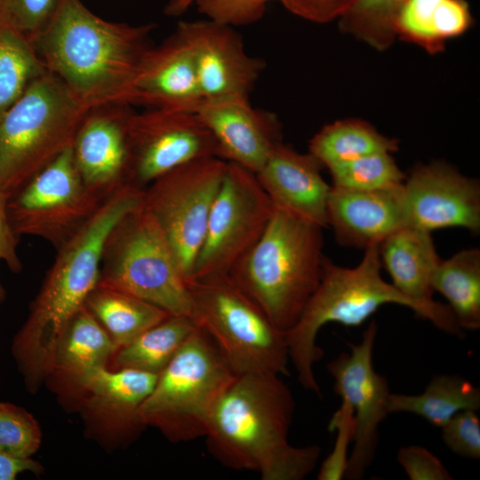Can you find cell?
<instances>
[{
    "mask_svg": "<svg viewBox=\"0 0 480 480\" xmlns=\"http://www.w3.org/2000/svg\"><path fill=\"white\" fill-rule=\"evenodd\" d=\"M293 396L279 375H236L219 401L205 435L210 453L262 480H301L316 467L321 448L292 445Z\"/></svg>",
    "mask_w": 480,
    "mask_h": 480,
    "instance_id": "1",
    "label": "cell"
},
{
    "mask_svg": "<svg viewBox=\"0 0 480 480\" xmlns=\"http://www.w3.org/2000/svg\"><path fill=\"white\" fill-rule=\"evenodd\" d=\"M155 27L108 21L81 0H60L33 45L46 70L89 108L125 105Z\"/></svg>",
    "mask_w": 480,
    "mask_h": 480,
    "instance_id": "2",
    "label": "cell"
},
{
    "mask_svg": "<svg viewBox=\"0 0 480 480\" xmlns=\"http://www.w3.org/2000/svg\"><path fill=\"white\" fill-rule=\"evenodd\" d=\"M143 189L125 183L57 251L52 266L15 334L12 353L25 366L44 370L71 318L97 285L106 239L117 222L142 203Z\"/></svg>",
    "mask_w": 480,
    "mask_h": 480,
    "instance_id": "3",
    "label": "cell"
},
{
    "mask_svg": "<svg viewBox=\"0 0 480 480\" xmlns=\"http://www.w3.org/2000/svg\"><path fill=\"white\" fill-rule=\"evenodd\" d=\"M364 252L361 261L354 268L341 267L324 258L316 290L296 324L284 332L289 358L298 380L305 389L317 396H321V388L314 365L322 359L324 352L316 344V338L322 327L329 323L357 327L380 307L397 304L412 309L448 334L459 337L464 334L447 304L413 300L382 278L378 244Z\"/></svg>",
    "mask_w": 480,
    "mask_h": 480,
    "instance_id": "4",
    "label": "cell"
},
{
    "mask_svg": "<svg viewBox=\"0 0 480 480\" xmlns=\"http://www.w3.org/2000/svg\"><path fill=\"white\" fill-rule=\"evenodd\" d=\"M323 229L276 209L262 236L228 272L284 332L296 324L320 283L325 258Z\"/></svg>",
    "mask_w": 480,
    "mask_h": 480,
    "instance_id": "5",
    "label": "cell"
},
{
    "mask_svg": "<svg viewBox=\"0 0 480 480\" xmlns=\"http://www.w3.org/2000/svg\"><path fill=\"white\" fill-rule=\"evenodd\" d=\"M91 108L48 71L0 119V193L8 198L72 146Z\"/></svg>",
    "mask_w": 480,
    "mask_h": 480,
    "instance_id": "6",
    "label": "cell"
},
{
    "mask_svg": "<svg viewBox=\"0 0 480 480\" xmlns=\"http://www.w3.org/2000/svg\"><path fill=\"white\" fill-rule=\"evenodd\" d=\"M236 377L212 340L197 327L158 374L141 405L142 420L172 443L204 437Z\"/></svg>",
    "mask_w": 480,
    "mask_h": 480,
    "instance_id": "7",
    "label": "cell"
},
{
    "mask_svg": "<svg viewBox=\"0 0 480 480\" xmlns=\"http://www.w3.org/2000/svg\"><path fill=\"white\" fill-rule=\"evenodd\" d=\"M189 317L212 340L236 375H288L284 332L233 282L228 274L187 284Z\"/></svg>",
    "mask_w": 480,
    "mask_h": 480,
    "instance_id": "8",
    "label": "cell"
},
{
    "mask_svg": "<svg viewBox=\"0 0 480 480\" xmlns=\"http://www.w3.org/2000/svg\"><path fill=\"white\" fill-rule=\"evenodd\" d=\"M98 284L172 315L189 316L187 284L161 229L141 205L124 216L108 234Z\"/></svg>",
    "mask_w": 480,
    "mask_h": 480,
    "instance_id": "9",
    "label": "cell"
},
{
    "mask_svg": "<svg viewBox=\"0 0 480 480\" xmlns=\"http://www.w3.org/2000/svg\"><path fill=\"white\" fill-rule=\"evenodd\" d=\"M227 162L195 160L159 176L144 189L141 207L164 236L186 284L203 243Z\"/></svg>",
    "mask_w": 480,
    "mask_h": 480,
    "instance_id": "10",
    "label": "cell"
},
{
    "mask_svg": "<svg viewBox=\"0 0 480 480\" xmlns=\"http://www.w3.org/2000/svg\"><path fill=\"white\" fill-rule=\"evenodd\" d=\"M107 197L84 184L69 147L7 198V215L20 238L37 236L57 250Z\"/></svg>",
    "mask_w": 480,
    "mask_h": 480,
    "instance_id": "11",
    "label": "cell"
},
{
    "mask_svg": "<svg viewBox=\"0 0 480 480\" xmlns=\"http://www.w3.org/2000/svg\"><path fill=\"white\" fill-rule=\"evenodd\" d=\"M275 211L255 173L227 162L189 282L228 274L262 236Z\"/></svg>",
    "mask_w": 480,
    "mask_h": 480,
    "instance_id": "12",
    "label": "cell"
},
{
    "mask_svg": "<svg viewBox=\"0 0 480 480\" xmlns=\"http://www.w3.org/2000/svg\"><path fill=\"white\" fill-rule=\"evenodd\" d=\"M128 183L145 188L167 172L189 162L219 157L212 134L196 112L132 109L127 123Z\"/></svg>",
    "mask_w": 480,
    "mask_h": 480,
    "instance_id": "13",
    "label": "cell"
},
{
    "mask_svg": "<svg viewBox=\"0 0 480 480\" xmlns=\"http://www.w3.org/2000/svg\"><path fill=\"white\" fill-rule=\"evenodd\" d=\"M377 323L372 320L359 343H348L350 352H342L326 369L334 380V392L353 411L354 447L348 456L345 478L359 480L373 462L379 442V426L389 413L388 380L372 364Z\"/></svg>",
    "mask_w": 480,
    "mask_h": 480,
    "instance_id": "14",
    "label": "cell"
},
{
    "mask_svg": "<svg viewBox=\"0 0 480 480\" xmlns=\"http://www.w3.org/2000/svg\"><path fill=\"white\" fill-rule=\"evenodd\" d=\"M157 376L108 367L91 374L71 406L79 412L86 436L109 451L134 442L147 428L140 408Z\"/></svg>",
    "mask_w": 480,
    "mask_h": 480,
    "instance_id": "15",
    "label": "cell"
},
{
    "mask_svg": "<svg viewBox=\"0 0 480 480\" xmlns=\"http://www.w3.org/2000/svg\"><path fill=\"white\" fill-rule=\"evenodd\" d=\"M204 100H249L265 62L247 53L234 28L208 19L179 21Z\"/></svg>",
    "mask_w": 480,
    "mask_h": 480,
    "instance_id": "16",
    "label": "cell"
},
{
    "mask_svg": "<svg viewBox=\"0 0 480 480\" xmlns=\"http://www.w3.org/2000/svg\"><path fill=\"white\" fill-rule=\"evenodd\" d=\"M407 227L480 232V182L443 160L419 164L403 185Z\"/></svg>",
    "mask_w": 480,
    "mask_h": 480,
    "instance_id": "17",
    "label": "cell"
},
{
    "mask_svg": "<svg viewBox=\"0 0 480 480\" xmlns=\"http://www.w3.org/2000/svg\"><path fill=\"white\" fill-rule=\"evenodd\" d=\"M132 107L105 105L91 108L71 148L76 168L90 190L108 196L128 183L126 123Z\"/></svg>",
    "mask_w": 480,
    "mask_h": 480,
    "instance_id": "18",
    "label": "cell"
},
{
    "mask_svg": "<svg viewBox=\"0 0 480 480\" xmlns=\"http://www.w3.org/2000/svg\"><path fill=\"white\" fill-rule=\"evenodd\" d=\"M196 112L216 140L220 158L254 173L284 142L276 115L250 100H204Z\"/></svg>",
    "mask_w": 480,
    "mask_h": 480,
    "instance_id": "19",
    "label": "cell"
},
{
    "mask_svg": "<svg viewBox=\"0 0 480 480\" xmlns=\"http://www.w3.org/2000/svg\"><path fill=\"white\" fill-rule=\"evenodd\" d=\"M203 101L189 50L174 31L144 54L125 105L196 112Z\"/></svg>",
    "mask_w": 480,
    "mask_h": 480,
    "instance_id": "20",
    "label": "cell"
},
{
    "mask_svg": "<svg viewBox=\"0 0 480 480\" xmlns=\"http://www.w3.org/2000/svg\"><path fill=\"white\" fill-rule=\"evenodd\" d=\"M403 184L374 190L331 186L326 225L343 247L364 250L407 227Z\"/></svg>",
    "mask_w": 480,
    "mask_h": 480,
    "instance_id": "21",
    "label": "cell"
},
{
    "mask_svg": "<svg viewBox=\"0 0 480 480\" xmlns=\"http://www.w3.org/2000/svg\"><path fill=\"white\" fill-rule=\"evenodd\" d=\"M323 168L309 152L282 142L255 175L276 209L324 228L331 185L323 178Z\"/></svg>",
    "mask_w": 480,
    "mask_h": 480,
    "instance_id": "22",
    "label": "cell"
},
{
    "mask_svg": "<svg viewBox=\"0 0 480 480\" xmlns=\"http://www.w3.org/2000/svg\"><path fill=\"white\" fill-rule=\"evenodd\" d=\"M106 330L84 306L71 318L60 338L44 383L60 402L71 407L88 377L108 367L117 350Z\"/></svg>",
    "mask_w": 480,
    "mask_h": 480,
    "instance_id": "23",
    "label": "cell"
},
{
    "mask_svg": "<svg viewBox=\"0 0 480 480\" xmlns=\"http://www.w3.org/2000/svg\"><path fill=\"white\" fill-rule=\"evenodd\" d=\"M378 248L381 267L396 289L419 302L434 301L431 282L442 259L431 232L404 227L384 238Z\"/></svg>",
    "mask_w": 480,
    "mask_h": 480,
    "instance_id": "24",
    "label": "cell"
},
{
    "mask_svg": "<svg viewBox=\"0 0 480 480\" xmlns=\"http://www.w3.org/2000/svg\"><path fill=\"white\" fill-rule=\"evenodd\" d=\"M84 306L118 348L172 315L133 295L100 284L89 293Z\"/></svg>",
    "mask_w": 480,
    "mask_h": 480,
    "instance_id": "25",
    "label": "cell"
},
{
    "mask_svg": "<svg viewBox=\"0 0 480 480\" xmlns=\"http://www.w3.org/2000/svg\"><path fill=\"white\" fill-rule=\"evenodd\" d=\"M480 389L458 375L437 374L420 395L390 394L389 413L409 412L442 428L457 412L478 411Z\"/></svg>",
    "mask_w": 480,
    "mask_h": 480,
    "instance_id": "26",
    "label": "cell"
},
{
    "mask_svg": "<svg viewBox=\"0 0 480 480\" xmlns=\"http://www.w3.org/2000/svg\"><path fill=\"white\" fill-rule=\"evenodd\" d=\"M196 328L189 316L170 315L117 348L108 367L158 375Z\"/></svg>",
    "mask_w": 480,
    "mask_h": 480,
    "instance_id": "27",
    "label": "cell"
},
{
    "mask_svg": "<svg viewBox=\"0 0 480 480\" xmlns=\"http://www.w3.org/2000/svg\"><path fill=\"white\" fill-rule=\"evenodd\" d=\"M431 285L448 301L463 331L480 328V249H464L441 260Z\"/></svg>",
    "mask_w": 480,
    "mask_h": 480,
    "instance_id": "28",
    "label": "cell"
},
{
    "mask_svg": "<svg viewBox=\"0 0 480 480\" xmlns=\"http://www.w3.org/2000/svg\"><path fill=\"white\" fill-rule=\"evenodd\" d=\"M399 140L359 118L337 120L322 127L309 140L308 151L329 169L377 152L395 153Z\"/></svg>",
    "mask_w": 480,
    "mask_h": 480,
    "instance_id": "29",
    "label": "cell"
},
{
    "mask_svg": "<svg viewBox=\"0 0 480 480\" xmlns=\"http://www.w3.org/2000/svg\"><path fill=\"white\" fill-rule=\"evenodd\" d=\"M46 72L30 41L0 27V119L29 85Z\"/></svg>",
    "mask_w": 480,
    "mask_h": 480,
    "instance_id": "30",
    "label": "cell"
},
{
    "mask_svg": "<svg viewBox=\"0 0 480 480\" xmlns=\"http://www.w3.org/2000/svg\"><path fill=\"white\" fill-rule=\"evenodd\" d=\"M406 0H356L338 20L343 34L383 52L396 42L395 24Z\"/></svg>",
    "mask_w": 480,
    "mask_h": 480,
    "instance_id": "31",
    "label": "cell"
},
{
    "mask_svg": "<svg viewBox=\"0 0 480 480\" xmlns=\"http://www.w3.org/2000/svg\"><path fill=\"white\" fill-rule=\"evenodd\" d=\"M332 185L354 190H374L401 185L406 179L392 153L377 152L328 169Z\"/></svg>",
    "mask_w": 480,
    "mask_h": 480,
    "instance_id": "32",
    "label": "cell"
},
{
    "mask_svg": "<svg viewBox=\"0 0 480 480\" xmlns=\"http://www.w3.org/2000/svg\"><path fill=\"white\" fill-rule=\"evenodd\" d=\"M41 442L42 431L33 414L12 403L0 402V452L32 458Z\"/></svg>",
    "mask_w": 480,
    "mask_h": 480,
    "instance_id": "33",
    "label": "cell"
},
{
    "mask_svg": "<svg viewBox=\"0 0 480 480\" xmlns=\"http://www.w3.org/2000/svg\"><path fill=\"white\" fill-rule=\"evenodd\" d=\"M60 0H0V27L32 44L48 24Z\"/></svg>",
    "mask_w": 480,
    "mask_h": 480,
    "instance_id": "34",
    "label": "cell"
},
{
    "mask_svg": "<svg viewBox=\"0 0 480 480\" xmlns=\"http://www.w3.org/2000/svg\"><path fill=\"white\" fill-rule=\"evenodd\" d=\"M440 0H406L395 24L396 38L413 44L427 53L444 52L434 38L433 16Z\"/></svg>",
    "mask_w": 480,
    "mask_h": 480,
    "instance_id": "35",
    "label": "cell"
},
{
    "mask_svg": "<svg viewBox=\"0 0 480 480\" xmlns=\"http://www.w3.org/2000/svg\"><path fill=\"white\" fill-rule=\"evenodd\" d=\"M336 431V438L332 452L323 461L317 474L318 480H340L345 476L348 461V445L353 441L355 419L351 407L341 401L328 425Z\"/></svg>",
    "mask_w": 480,
    "mask_h": 480,
    "instance_id": "36",
    "label": "cell"
},
{
    "mask_svg": "<svg viewBox=\"0 0 480 480\" xmlns=\"http://www.w3.org/2000/svg\"><path fill=\"white\" fill-rule=\"evenodd\" d=\"M271 1L276 0H196L194 4L208 20L234 28L260 20Z\"/></svg>",
    "mask_w": 480,
    "mask_h": 480,
    "instance_id": "37",
    "label": "cell"
},
{
    "mask_svg": "<svg viewBox=\"0 0 480 480\" xmlns=\"http://www.w3.org/2000/svg\"><path fill=\"white\" fill-rule=\"evenodd\" d=\"M441 428L443 440L452 452L465 458H480V419L476 411L459 412Z\"/></svg>",
    "mask_w": 480,
    "mask_h": 480,
    "instance_id": "38",
    "label": "cell"
},
{
    "mask_svg": "<svg viewBox=\"0 0 480 480\" xmlns=\"http://www.w3.org/2000/svg\"><path fill=\"white\" fill-rule=\"evenodd\" d=\"M472 24L473 17L466 0H440L434 12L432 32L444 50L447 41L462 36Z\"/></svg>",
    "mask_w": 480,
    "mask_h": 480,
    "instance_id": "39",
    "label": "cell"
},
{
    "mask_svg": "<svg viewBox=\"0 0 480 480\" xmlns=\"http://www.w3.org/2000/svg\"><path fill=\"white\" fill-rule=\"evenodd\" d=\"M397 460L411 480H451L442 461L428 449L410 445L397 452Z\"/></svg>",
    "mask_w": 480,
    "mask_h": 480,
    "instance_id": "40",
    "label": "cell"
},
{
    "mask_svg": "<svg viewBox=\"0 0 480 480\" xmlns=\"http://www.w3.org/2000/svg\"><path fill=\"white\" fill-rule=\"evenodd\" d=\"M288 12L317 24L338 20L356 0H276Z\"/></svg>",
    "mask_w": 480,
    "mask_h": 480,
    "instance_id": "41",
    "label": "cell"
},
{
    "mask_svg": "<svg viewBox=\"0 0 480 480\" xmlns=\"http://www.w3.org/2000/svg\"><path fill=\"white\" fill-rule=\"evenodd\" d=\"M7 198L0 193V263L4 261L13 273H20L23 265L18 252L20 237L14 233L10 224L7 209ZM6 297V292L0 282V304Z\"/></svg>",
    "mask_w": 480,
    "mask_h": 480,
    "instance_id": "42",
    "label": "cell"
},
{
    "mask_svg": "<svg viewBox=\"0 0 480 480\" xmlns=\"http://www.w3.org/2000/svg\"><path fill=\"white\" fill-rule=\"evenodd\" d=\"M44 471L43 466L32 458L20 459L0 452V480H15L23 472L39 476Z\"/></svg>",
    "mask_w": 480,
    "mask_h": 480,
    "instance_id": "43",
    "label": "cell"
},
{
    "mask_svg": "<svg viewBox=\"0 0 480 480\" xmlns=\"http://www.w3.org/2000/svg\"><path fill=\"white\" fill-rule=\"evenodd\" d=\"M196 0H170L164 7V13L168 16L178 17L185 13Z\"/></svg>",
    "mask_w": 480,
    "mask_h": 480,
    "instance_id": "44",
    "label": "cell"
}]
</instances>
